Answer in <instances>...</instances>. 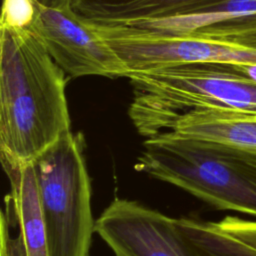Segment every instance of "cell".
<instances>
[{
    "instance_id": "6da1fadb",
    "label": "cell",
    "mask_w": 256,
    "mask_h": 256,
    "mask_svg": "<svg viewBox=\"0 0 256 256\" xmlns=\"http://www.w3.org/2000/svg\"><path fill=\"white\" fill-rule=\"evenodd\" d=\"M65 72L33 30L0 27V158L5 173L71 132Z\"/></svg>"
},
{
    "instance_id": "7a4b0ae2",
    "label": "cell",
    "mask_w": 256,
    "mask_h": 256,
    "mask_svg": "<svg viewBox=\"0 0 256 256\" xmlns=\"http://www.w3.org/2000/svg\"><path fill=\"white\" fill-rule=\"evenodd\" d=\"M135 169L216 209L256 219V155L162 132L144 142Z\"/></svg>"
},
{
    "instance_id": "3957f363",
    "label": "cell",
    "mask_w": 256,
    "mask_h": 256,
    "mask_svg": "<svg viewBox=\"0 0 256 256\" xmlns=\"http://www.w3.org/2000/svg\"><path fill=\"white\" fill-rule=\"evenodd\" d=\"M127 78L133 87L129 117L147 138L194 109L256 114V81L234 64L188 63L132 72Z\"/></svg>"
},
{
    "instance_id": "277c9868",
    "label": "cell",
    "mask_w": 256,
    "mask_h": 256,
    "mask_svg": "<svg viewBox=\"0 0 256 256\" xmlns=\"http://www.w3.org/2000/svg\"><path fill=\"white\" fill-rule=\"evenodd\" d=\"M48 256H89L95 228L83 139L72 131L32 162Z\"/></svg>"
},
{
    "instance_id": "5b68a950",
    "label": "cell",
    "mask_w": 256,
    "mask_h": 256,
    "mask_svg": "<svg viewBox=\"0 0 256 256\" xmlns=\"http://www.w3.org/2000/svg\"><path fill=\"white\" fill-rule=\"evenodd\" d=\"M33 31L54 62L72 78L92 75L116 78L127 77L130 73L95 25L79 16L72 7L39 6Z\"/></svg>"
},
{
    "instance_id": "8992f818",
    "label": "cell",
    "mask_w": 256,
    "mask_h": 256,
    "mask_svg": "<svg viewBox=\"0 0 256 256\" xmlns=\"http://www.w3.org/2000/svg\"><path fill=\"white\" fill-rule=\"evenodd\" d=\"M94 231L115 256H201L179 230L177 219L136 201L114 199Z\"/></svg>"
},
{
    "instance_id": "52a82bcc",
    "label": "cell",
    "mask_w": 256,
    "mask_h": 256,
    "mask_svg": "<svg viewBox=\"0 0 256 256\" xmlns=\"http://www.w3.org/2000/svg\"><path fill=\"white\" fill-rule=\"evenodd\" d=\"M10 193L6 195V215L17 226L16 238L1 229V256H48L38 185L32 163L6 173Z\"/></svg>"
},
{
    "instance_id": "ba28073f",
    "label": "cell",
    "mask_w": 256,
    "mask_h": 256,
    "mask_svg": "<svg viewBox=\"0 0 256 256\" xmlns=\"http://www.w3.org/2000/svg\"><path fill=\"white\" fill-rule=\"evenodd\" d=\"M163 132L202 139L256 155V114L194 109L174 117Z\"/></svg>"
},
{
    "instance_id": "9c48e42d",
    "label": "cell",
    "mask_w": 256,
    "mask_h": 256,
    "mask_svg": "<svg viewBox=\"0 0 256 256\" xmlns=\"http://www.w3.org/2000/svg\"><path fill=\"white\" fill-rule=\"evenodd\" d=\"M224 0H72V9L100 26H135L199 12Z\"/></svg>"
},
{
    "instance_id": "30bf717a",
    "label": "cell",
    "mask_w": 256,
    "mask_h": 256,
    "mask_svg": "<svg viewBox=\"0 0 256 256\" xmlns=\"http://www.w3.org/2000/svg\"><path fill=\"white\" fill-rule=\"evenodd\" d=\"M139 27L168 33L256 28V0H224L196 13L146 22Z\"/></svg>"
},
{
    "instance_id": "8fae6325",
    "label": "cell",
    "mask_w": 256,
    "mask_h": 256,
    "mask_svg": "<svg viewBox=\"0 0 256 256\" xmlns=\"http://www.w3.org/2000/svg\"><path fill=\"white\" fill-rule=\"evenodd\" d=\"M177 225L201 256H256V250L223 232L215 221L184 217Z\"/></svg>"
},
{
    "instance_id": "7c38bea8",
    "label": "cell",
    "mask_w": 256,
    "mask_h": 256,
    "mask_svg": "<svg viewBox=\"0 0 256 256\" xmlns=\"http://www.w3.org/2000/svg\"><path fill=\"white\" fill-rule=\"evenodd\" d=\"M38 11L35 0H3L0 27L33 30Z\"/></svg>"
},
{
    "instance_id": "4fadbf2b",
    "label": "cell",
    "mask_w": 256,
    "mask_h": 256,
    "mask_svg": "<svg viewBox=\"0 0 256 256\" xmlns=\"http://www.w3.org/2000/svg\"><path fill=\"white\" fill-rule=\"evenodd\" d=\"M215 224L226 234L256 250V220L228 215Z\"/></svg>"
},
{
    "instance_id": "5bb4252c",
    "label": "cell",
    "mask_w": 256,
    "mask_h": 256,
    "mask_svg": "<svg viewBox=\"0 0 256 256\" xmlns=\"http://www.w3.org/2000/svg\"><path fill=\"white\" fill-rule=\"evenodd\" d=\"M41 7L51 9H63L71 7L72 0H35Z\"/></svg>"
},
{
    "instance_id": "9a60e30c",
    "label": "cell",
    "mask_w": 256,
    "mask_h": 256,
    "mask_svg": "<svg viewBox=\"0 0 256 256\" xmlns=\"http://www.w3.org/2000/svg\"><path fill=\"white\" fill-rule=\"evenodd\" d=\"M236 65V64H234ZM242 72H244L246 75H248L251 79L256 81V65H249V64H242V65H236Z\"/></svg>"
}]
</instances>
